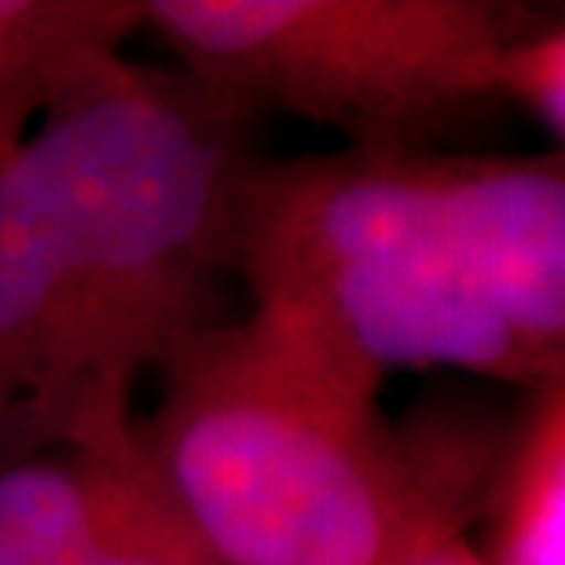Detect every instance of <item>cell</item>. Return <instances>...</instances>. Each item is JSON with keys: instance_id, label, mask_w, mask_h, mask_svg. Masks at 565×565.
Here are the masks:
<instances>
[{"instance_id": "6da1fadb", "label": "cell", "mask_w": 565, "mask_h": 565, "mask_svg": "<svg viewBox=\"0 0 565 565\" xmlns=\"http://www.w3.org/2000/svg\"><path fill=\"white\" fill-rule=\"evenodd\" d=\"M262 121L121 55L0 162V462L140 451V382L221 320Z\"/></svg>"}, {"instance_id": "7a4b0ae2", "label": "cell", "mask_w": 565, "mask_h": 565, "mask_svg": "<svg viewBox=\"0 0 565 565\" xmlns=\"http://www.w3.org/2000/svg\"><path fill=\"white\" fill-rule=\"evenodd\" d=\"M137 423L221 565H412L478 522L500 429H397L382 375L282 309L177 345Z\"/></svg>"}, {"instance_id": "3957f363", "label": "cell", "mask_w": 565, "mask_h": 565, "mask_svg": "<svg viewBox=\"0 0 565 565\" xmlns=\"http://www.w3.org/2000/svg\"><path fill=\"white\" fill-rule=\"evenodd\" d=\"M250 298L382 379L459 367L522 393L565 382V360L529 345L473 276L451 147H342L294 166L268 202Z\"/></svg>"}, {"instance_id": "277c9868", "label": "cell", "mask_w": 565, "mask_h": 565, "mask_svg": "<svg viewBox=\"0 0 565 565\" xmlns=\"http://www.w3.org/2000/svg\"><path fill=\"white\" fill-rule=\"evenodd\" d=\"M544 8L500 0H143L180 71L349 147L448 151L500 99L503 52Z\"/></svg>"}, {"instance_id": "5b68a950", "label": "cell", "mask_w": 565, "mask_h": 565, "mask_svg": "<svg viewBox=\"0 0 565 565\" xmlns=\"http://www.w3.org/2000/svg\"><path fill=\"white\" fill-rule=\"evenodd\" d=\"M470 268L503 320L565 360V158L467 154Z\"/></svg>"}, {"instance_id": "8992f818", "label": "cell", "mask_w": 565, "mask_h": 565, "mask_svg": "<svg viewBox=\"0 0 565 565\" xmlns=\"http://www.w3.org/2000/svg\"><path fill=\"white\" fill-rule=\"evenodd\" d=\"M158 484L143 440L132 456L55 448L0 462V565H85Z\"/></svg>"}, {"instance_id": "52a82bcc", "label": "cell", "mask_w": 565, "mask_h": 565, "mask_svg": "<svg viewBox=\"0 0 565 565\" xmlns=\"http://www.w3.org/2000/svg\"><path fill=\"white\" fill-rule=\"evenodd\" d=\"M137 30L143 0H0V162Z\"/></svg>"}, {"instance_id": "ba28073f", "label": "cell", "mask_w": 565, "mask_h": 565, "mask_svg": "<svg viewBox=\"0 0 565 565\" xmlns=\"http://www.w3.org/2000/svg\"><path fill=\"white\" fill-rule=\"evenodd\" d=\"M478 522L481 565H565V382L522 393L495 448Z\"/></svg>"}, {"instance_id": "9c48e42d", "label": "cell", "mask_w": 565, "mask_h": 565, "mask_svg": "<svg viewBox=\"0 0 565 565\" xmlns=\"http://www.w3.org/2000/svg\"><path fill=\"white\" fill-rule=\"evenodd\" d=\"M503 107H522L562 151L565 140V19L544 8L507 44L500 63Z\"/></svg>"}, {"instance_id": "30bf717a", "label": "cell", "mask_w": 565, "mask_h": 565, "mask_svg": "<svg viewBox=\"0 0 565 565\" xmlns=\"http://www.w3.org/2000/svg\"><path fill=\"white\" fill-rule=\"evenodd\" d=\"M85 565H221L188 525L166 484L147 495L140 511Z\"/></svg>"}, {"instance_id": "8fae6325", "label": "cell", "mask_w": 565, "mask_h": 565, "mask_svg": "<svg viewBox=\"0 0 565 565\" xmlns=\"http://www.w3.org/2000/svg\"><path fill=\"white\" fill-rule=\"evenodd\" d=\"M412 565H481L478 551H473L470 536H451L440 540L437 547H429L426 555H419Z\"/></svg>"}]
</instances>
